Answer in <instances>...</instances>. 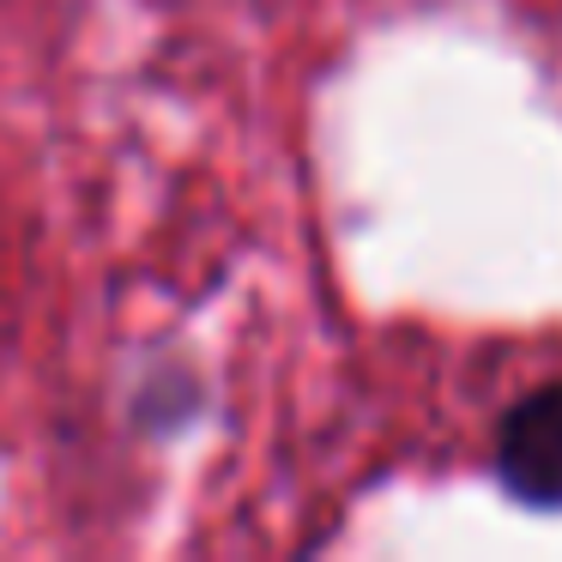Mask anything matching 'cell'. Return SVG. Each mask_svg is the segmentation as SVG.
Listing matches in <instances>:
<instances>
[{
  "instance_id": "6da1fadb",
  "label": "cell",
  "mask_w": 562,
  "mask_h": 562,
  "mask_svg": "<svg viewBox=\"0 0 562 562\" xmlns=\"http://www.w3.org/2000/svg\"><path fill=\"white\" fill-rule=\"evenodd\" d=\"M496 472L526 508H562V381L526 393L502 417Z\"/></svg>"
}]
</instances>
